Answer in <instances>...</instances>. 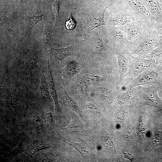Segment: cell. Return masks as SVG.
I'll return each mask as SVG.
<instances>
[{
  "label": "cell",
  "mask_w": 162,
  "mask_h": 162,
  "mask_svg": "<svg viewBox=\"0 0 162 162\" xmlns=\"http://www.w3.org/2000/svg\"><path fill=\"white\" fill-rule=\"evenodd\" d=\"M0 13V32L13 40L25 34V11L16 9H2Z\"/></svg>",
  "instance_id": "obj_1"
},
{
  "label": "cell",
  "mask_w": 162,
  "mask_h": 162,
  "mask_svg": "<svg viewBox=\"0 0 162 162\" xmlns=\"http://www.w3.org/2000/svg\"><path fill=\"white\" fill-rule=\"evenodd\" d=\"M84 37L82 45L96 57L107 60L115 54L113 47L109 46L112 44L105 34L104 26L93 30Z\"/></svg>",
  "instance_id": "obj_2"
},
{
  "label": "cell",
  "mask_w": 162,
  "mask_h": 162,
  "mask_svg": "<svg viewBox=\"0 0 162 162\" xmlns=\"http://www.w3.org/2000/svg\"><path fill=\"white\" fill-rule=\"evenodd\" d=\"M162 45V35L147 26L136 40L128 42L124 47L134 56L143 58L146 54Z\"/></svg>",
  "instance_id": "obj_3"
},
{
  "label": "cell",
  "mask_w": 162,
  "mask_h": 162,
  "mask_svg": "<svg viewBox=\"0 0 162 162\" xmlns=\"http://www.w3.org/2000/svg\"><path fill=\"white\" fill-rule=\"evenodd\" d=\"M114 3L107 1L102 4L88 8L78 13V16L84 25V36L100 26L106 25L104 20L105 10Z\"/></svg>",
  "instance_id": "obj_4"
},
{
  "label": "cell",
  "mask_w": 162,
  "mask_h": 162,
  "mask_svg": "<svg viewBox=\"0 0 162 162\" xmlns=\"http://www.w3.org/2000/svg\"><path fill=\"white\" fill-rule=\"evenodd\" d=\"M154 84L159 85L160 89L162 88V64L147 69L124 87L127 90L138 86Z\"/></svg>",
  "instance_id": "obj_5"
},
{
  "label": "cell",
  "mask_w": 162,
  "mask_h": 162,
  "mask_svg": "<svg viewBox=\"0 0 162 162\" xmlns=\"http://www.w3.org/2000/svg\"><path fill=\"white\" fill-rule=\"evenodd\" d=\"M161 64H162L157 59H145L132 55L128 70L123 80L122 87H125L147 69Z\"/></svg>",
  "instance_id": "obj_6"
},
{
  "label": "cell",
  "mask_w": 162,
  "mask_h": 162,
  "mask_svg": "<svg viewBox=\"0 0 162 162\" xmlns=\"http://www.w3.org/2000/svg\"><path fill=\"white\" fill-rule=\"evenodd\" d=\"M135 96L139 99L141 104L152 106L162 111V100L158 92L160 86L155 84L147 86H138L135 87Z\"/></svg>",
  "instance_id": "obj_7"
},
{
  "label": "cell",
  "mask_w": 162,
  "mask_h": 162,
  "mask_svg": "<svg viewBox=\"0 0 162 162\" xmlns=\"http://www.w3.org/2000/svg\"><path fill=\"white\" fill-rule=\"evenodd\" d=\"M112 45L118 61L119 78L117 82V86L120 89L122 87L124 77L128 70L132 55L123 47L115 44Z\"/></svg>",
  "instance_id": "obj_8"
},
{
  "label": "cell",
  "mask_w": 162,
  "mask_h": 162,
  "mask_svg": "<svg viewBox=\"0 0 162 162\" xmlns=\"http://www.w3.org/2000/svg\"><path fill=\"white\" fill-rule=\"evenodd\" d=\"M136 16L150 26L154 21L145 0H125Z\"/></svg>",
  "instance_id": "obj_9"
},
{
  "label": "cell",
  "mask_w": 162,
  "mask_h": 162,
  "mask_svg": "<svg viewBox=\"0 0 162 162\" xmlns=\"http://www.w3.org/2000/svg\"><path fill=\"white\" fill-rule=\"evenodd\" d=\"M147 26L146 22L137 18L134 21L119 27L125 33L128 41L130 42L138 38Z\"/></svg>",
  "instance_id": "obj_10"
},
{
  "label": "cell",
  "mask_w": 162,
  "mask_h": 162,
  "mask_svg": "<svg viewBox=\"0 0 162 162\" xmlns=\"http://www.w3.org/2000/svg\"><path fill=\"white\" fill-rule=\"evenodd\" d=\"M104 27L105 34L112 44H115L124 48L129 41L125 33L119 27L107 25Z\"/></svg>",
  "instance_id": "obj_11"
},
{
  "label": "cell",
  "mask_w": 162,
  "mask_h": 162,
  "mask_svg": "<svg viewBox=\"0 0 162 162\" xmlns=\"http://www.w3.org/2000/svg\"><path fill=\"white\" fill-rule=\"evenodd\" d=\"M79 45L74 44L61 48H50V57L59 63L69 56H78L79 54Z\"/></svg>",
  "instance_id": "obj_12"
},
{
  "label": "cell",
  "mask_w": 162,
  "mask_h": 162,
  "mask_svg": "<svg viewBox=\"0 0 162 162\" xmlns=\"http://www.w3.org/2000/svg\"><path fill=\"white\" fill-rule=\"evenodd\" d=\"M53 10L56 16V27L62 26L69 17L73 9L64 5L63 0H55L53 4Z\"/></svg>",
  "instance_id": "obj_13"
},
{
  "label": "cell",
  "mask_w": 162,
  "mask_h": 162,
  "mask_svg": "<svg viewBox=\"0 0 162 162\" xmlns=\"http://www.w3.org/2000/svg\"><path fill=\"white\" fill-rule=\"evenodd\" d=\"M137 18L134 13L131 14L122 12L111 16L105 22L106 25L120 27L134 21Z\"/></svg>",
  "instance_id": "obj_14"
},
{
  "label": "cell",
  "mask_w": 162,
  "mask_h": 162,
  "mask_svg": "<svg viewBox=\"0 0 162 162\" xmlns=\"http://www.w3.org/2000/svg\"><path fill=\"white\" fill-rule=\"evenodd\" d=\"M48 17L45 14L44 18V26L42 43L43 47L45 49L50 48L52 34L56 27L55 24L52 23Z\"/></svg>",
  "instance_id": "obj_15"
},
{
  "label": "cell",
  "mask_w": 162,
  "mask_h": 162,
  "mask_svg": "<svg viewBox=\"0 0 162 162\" xmlns=\"http://www.w3.org/2000/svg\"><path fill=\"white\" fill-rule=\"evenodd\" d=\"M59 136L62 141L76 149L83 157L88 158L91 155L90 148L87 142L83 140L80 142L77 143L68 140L62 136Z\"/></svg>",
  "instance_id": "obj_16"
},
{
  "label": "cell",
  "mask_w": 162,
  "mask_h": 162,
  "mask_svg": "<svg viewBox=\"0 0 162 162\" xmlns=\"http://www.w3.org/2000/svg\"><path fill=\"white\" fill-rule=\"evenodd\" d=\"M50 59L49 58L47 70V79L48 83L50 93L54 100L55 112L57 113L58 112L59 110V105L58 101L57 91L55 87L53 78L51 71Z\"/></svg>",
  "instance_id": "obj_17"
},
{
  "label": "cell",
  "mask_w": 162,
  "mask_h": 162,
  "mask_svg": "<svg viewBox=\"0 0 162 162\" xmlns=\"http://www.w3.org/2000/svg\"><path fill=\"white\" fill-rule=\"evenodd\" d=\"M154 20H162V0H145Z\"/></svg>",
  "instance_id": "obj_18"
},
{
  "label": "cell",
  "mask_w": 162,
  "mask_h": 162,
  "mask_svg": "<svg viewBox=\"0 0 162 162\" xmlns=\"http://www.w3.org/2000/svg\"><path fill=\"white\" fill-rule=\"evenodd\" d=\"M45 14L43 12L41 14L38 16H29L26 14L25 18V35L28 37L31 36V32L33 28L38 23L44 19Z\"/></svg>",
  "instance_id": "obj_19"
},
{
  "label": "cell",
  "mask_w": 162,
  "mask_h": 162,
  "mask_svg": "<svg viewBox=\"0 0 162 162\" xmlns=\"http://www.w3.org/2000/svg\"><path fill=\"white\" fill-rule=\"evenodd\" d=\"M61 94L64 101L67 106L70 109L76 113L82 119H84L78 104L74 99L68 94L65 89L62 90Z\"/></svg>",
  "instance_id": "obj_20"
},
{
  "label": "cell",
  "mask_w": 162,
  "mask_h": 162,
  "mask_svg": "<svg viewBox=\"0 0 162 162\" xmlns=\"http://www.w3.org/2000/svg\"><path fill=\"white\" fill-rule=\"evenodd\" d=\"M101 142L103 147L108 151H114L115 143L112 134L102 129L100 131Z\"/></svg>",
  "instance_id": "obj_21"
},
{
  "label": "cell",
  "mask_w": 162,
  "mask_h": 162,
  "mask_svg": "<svg viewBox=\"0 0 162 162\" xmlns=\"http://www.w3.org/2000/svg\"><path fill=\"white\" fill-rule=\"evenodd\" d=\"M78 64L75 60L71 61L65 67L59 68L60 73L64 77L71 78L79 70V66Z\"/></svg>",
  "instance_id": "obj_22"
},
{
  "label": "cell",
  "mask_w": 162,
  "mask_h": 162,
  "mask_svg": "<svg viewBox=\"0 0 162 162\" xmlns=\"http://www.w3.org/2000/svg\"><path fill=\"white\" fill-rule=\"evenodd\" d=\"M71 121L70 124L64 129L70 132H81L83 129L82 124L78 117L72 113L71 115Z\"/></svg>",
  "instance_id": "obj_23"
},
{
  "label": "cell",
  "mask_w": 162,
  "mask_h": 162,
  "mask_svg": "<svg viewBox=\"0 0 162 162\" xmlns=\"http://www.w3.org/2000/svg\"><path fill=\"white\" fill-rule=\"evenodd\" d=\"M82 80V83L84 86L88 85L99 84L106 80L107 77L104 76H98L93 73H89L86 75Z\"/></svg>",
  "instance_id": "obj_24"
},
{
  "label": "cell",
  "mask_w": 162,
  "mask_h": 162,
  "mask_svg": "<svg viewBox=\"0 0 162 162\" xmlns=\"http://www.w3.org/2000/svg\"><path fill=\"white\" fill-rule=\"evenodd\" d=\"M40 94L41 98L44 100H47L50 94L48 83L44 74L42 76L40 87Z\"/></svg>",
  "instance_id": "obj_25"
},
{
  "label": "cell",
  "mask_w": 162,
  "mask_h": 162,
  "mask_svg": "<svg viewBox=\"0 0 162 162\" xmlns=\"http://www.w3.org/2000/svg\"><path fill=\"white\" fill-rule=\"evenodd\" d=\"M142 58L162 60V45L146 55Z\"/></svg>",
  "instance_id": "obj_26"
},
{
  "label": "cell",
  "mask_w": 162,
  "mask_h": 162,
  "mask_svg": "<svg viewBox=\"0 0 162 162\" xmlns=\"http://www.w3.org/2000/svg\"><path fill=\"white\" fill-rule=\"evenodd\" d=\"M86 110L95 118H100L102 116V113L99 109L94 104L91 103H87L85 105Z\"/></svg>",
  "instance_id": "obj_27"
},
{
  "label": "cell",
  "mask_w": 162,
  "mask_h": 162,
  "mask_svg": "<svg viewBox=\"0 0 162 162\" xmlns=\"http://www.w3.org/2000/svg\"><path fill=\"white\" fill-rule=\"evenodd\" d=\"M72 12V11L70 13L69 17L66 21L64 24L66 29L69 30L74 29L76 25V22L73 16Z\"/></svg>",
  "instance_id": "obj_28"
},
{
  "label": "cell",
  "mask_w": 162,
  "mask_h": 162,
  "mask_svg": "<svg viewBox=\"0 0 162 162\" xmlns=\"http://www.w3.org/2000/svg\"><path fill=\"white\" fill-rule=\"evenodd\" d=\"M150 27L162 35V20H154Z\"/></svg>",
  "instance_id": "obj_29"
},
{
  "label": "cell",
  "mask_w": 162,
  "mask_h": 162,
  "mask_svg": "<svg viewBox=\"0 0 162 162\" xmlns=\"http://www.w3.org/2000/svg\"><path fill=\"white\" fill-rule=\"evenodd\" d=\"M48 146L46 144L42 142H38L34 143L32 145V152L47 148Z\"/></svg>",
  "instance_id": "obj_30"
},
{
  "label": "cell",
  "mask_w": 162,
  "mask_h": 162,
  "mask_svg": "<svg viewBox=\"0 0 162 162\" xmlns=\"http://www.w3.org/2000/svg\"><path fill=\"white\" fill-rule=\"evenodd\" d=\"M31 118L33 123L36 125H40L41 124V120L39 115L34 113L32 115Z\"/></svg>",
  "instance_id": "obj_31"
},
{
  "label": "cell",
  "mask_w": 162,
  "mask_h": 162,
  "mask_svg": "<svg viewBox=\"0 0 162 162\" xmlns=\"http://www.w3.org/2000/svg\"><path fill=\"white\" fill-rule=\"evenodd\" d=\"M44 119L45 122L51 124L53 121V117L51 112L48 110H46L45 113Z\"/></svg>",
  "instance_id": "obj_32"
},
{
  "label": "cell",
  "mask_w": 162,
  "mask_h": 162,
  "mask_svg": "<svg viewBox=\"0 0 162 162\" xmlns=\"http://www.w3.org/2000/svg\"><path fill=\"white\" fill-rule=\"evenodd\" d=\"M12 0L13 1H14V2H22L23 0Z\"/></svg>",
  "instance_id": "obj_33"
},
{
  "label": "cell",
  "mask_w": 162,
  "mask_h": 162,
  "mask_svg": "<svg viewBox=\"0 0 162 162\" xmlns=\"http://www.w3.org/2000/svg\"><path fill=\"white\" fill-rule=\"evenodd\" d=\"M109 0L113 1L115 2V1H116L117 0Z\"/></svg>",
  "instance_id": "obj_34"
}]
</instances>
